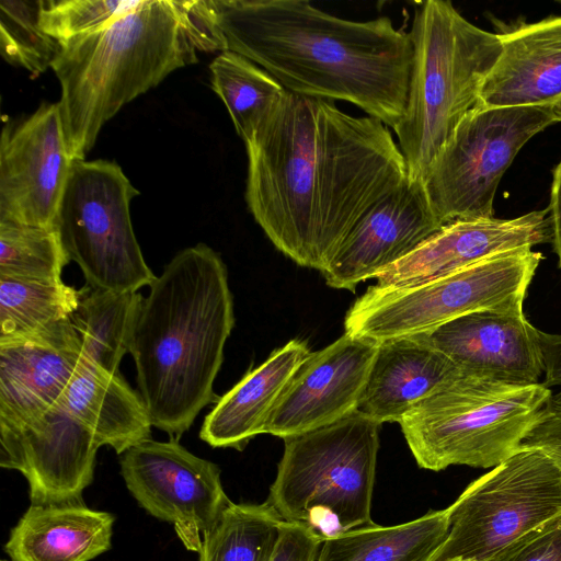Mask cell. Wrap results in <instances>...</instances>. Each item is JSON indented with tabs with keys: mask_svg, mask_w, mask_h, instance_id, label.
<instances>
[{
	"mask_svg": "<svg viewBox=\"0 0 561 561\" xmlns=\"http://www.w3.org/2000/svg\"><path fill=\"white\" fill-rule=\"evenodd\" d=\"M245 148L254 220L283 254L320 272L363 215L408 179L381 121L288 91Z\"/></svg>",
	"mask_w": 561,
	"mask_h": 561,
	"instance_id": "obj_1",
	"label": "cell"
},
{
	"mask_svg": "<svg viewBox=\"0 0 561 561\" xmlns=\"http://www.w3.org/2000/svg\"><path fill=\"white\" fill-rule=\"evenodd\" d=\"M224 51L288 92L352 103L393 129L404 115L413 59L409 32L388 16L352 21L306 0H209Z\"/></svg>",
	"mask_w": 561,
	"mask_h": 561,
	"instance_id": "obj_2",
	"label": "cell"
},
{
	"mask_svg": "<svg viewBox=\"0 0 561 561\" xmlns=\"http://www.w3.org/2000/svg\"><path fill=\"white\" fill-rule=\"evenodd\" d=\"M234 325L228 270L205 243L178 252L149 285L129 353L152 425L179 438L218 397L214 382Z\"/></svg>",
	"mask_w": 561,
	"mask_h": 561,
	"instance_id": "obj_3",
	"label": "cell"
},
{
	"mask_svg": "<svg viewBox=\"0 0 561 561\" xmlns=\"http://www.w3.org/2000/svg\"><path fill=\"white\" fill-rule=\"evenodd\" d=\"M59 43L51 68L75 160L84 159L124 105L196 62L197 50L224 51L209 0H140L103 28Z\"/></svg>",
	"mask_w": 561,
	"mask_h": 561,
	"instance_id": "obj_4",
	"label": "cell"
},
{
	"mask_svg": "<svg viewBox=\"0 0 561 561\" xmlns=\"http://www.w3.org/2000/svg\"><path fill=\"white\" fill-rule=\"evenodd\" d=\"M409 34L413 59L407 105L392 130L409 180L424 181L460 121L480 105L502 45L497 34L470 23L444 0L415 8Z\"/></svg>",
	"mask_w": 561,
	"mask_h": 561,
	"instance_id": "obj_5",
	"label": "cell"
},
{
	"mask_svg": "<svg viewBox=\"0 0 561 561\" xmlns=\"http://www.w3.org/2000/svg\"><path fill=\"white\" fill-rule=\"evenodd\" d=\"M550 397L542 382L516 386L459 371L399 424L423 469L494 468L520 448Z\"/></svg>",
	"mask_w": 561,
	"mask_h": 561,
	"instance_id": "obj_6",
	"label": "cell"
},
{
	"mask_svg": "<svg viewBox=\"0 0 561 561\" xmlns=\"http://www.w3.org/2000/svg\"><path fill=\"white\" fill-rule=\"evenodd\" d=\"M380 427L356 411L286 438L267 502L284 520L305 524L324 539L374 523Z\"/></svg>",
	"mask_w": 561,
	"mask_h": 561,
	"instance_id": "obj_7",
	"label": "cell"
},
{
	"mask_svg": "<svg viewBox=\"0 0 561 561\" xmlns=\"http://www.w3.org/2000/svg\"><path fill=\"white\" fill-rule=\"evenodd\" d=\"M541 259L540 252L520 249L415 286H370L346 313L345 333L382 342L425 334L476 311H523Z\"/></svg>",
	"mask_w": 561,
	"mask_h": 561,
	"instance_id": "obj_8",
	"label": "cell"
},
{
	"mask_svg": "<svg viewBox=\"0 0 561 561\" xmlns=\"http://www.w3.org/2000/svg\"><path fill=\"white\" fill-rule=\"evenodd\" d=\"M139 194L116 162L75 161L54 227L87 285L137 293L154 280L130 219V202Z\"/></svg>",
	"mask_w": 561,
	"mask_h": 561,
	"instance_id": "obj_9",
	"label": "cell"
},
{
	"mask_svg": "<svg viewBox=\"0 0 561 561\" xmlns=\"http://www.w3.org/2000/svg\"><path fill=\"white\" fill-rule=\"evenodd\" d=\"M561 514V462L520 447L472 481L448 506L449 530L431 561H488Z\"/></svg>",
	"mask_w": 561,
	"mask_h": 561,
	"instance_id": "obj_10",
	"label": "cell"
},
{
	"mask_svg": "<svg viewBox=\"0 0 561 561\" xmlns=\"http://www.w3.org/2000/svg\"><path fill=\"white\" fill-rule=\"evenodd\" d=\"M557 122L552 106H477L460 121L424 180L444 225L493 218L504 172L522 147Z\"/></svg>",
	"mask_w": 561,
	"mask_h": 561,
	"instance_id": "obj_11",
	"label": "cell"
},
{
	"mask_svg": "<svg viewBox=\"0 0 561 561\" xmlns=\"http://www.w3.org/2000/svg\"><path fill=\"white\" fill-rule=\"evenodd\" d=\"M127 489L150 515L171 523L183 546L199 552L205 535L232 504L219 467L188 451L178 439H146L122 454Z\"/></svg>",
	"mask_w": 561,
	"mask_h": 561,
	"instance_id": "obj_12",
	"label": "cell"
},
{
	"mask_svg": "<svg viewBox=\"0 0 561 561\" xmlns=\"http://www.w3.org/2000/svg\"><path fill=\"white\" fill-rule=\"evenodd\" d=\"M75 159L57 103H42L0 140V220L54 227Z\"/></svg>",
	"mask_w": 561,
	"mask_h": 561,
	"instance_id": "obj_13",
	"label": "cell"
},
{
	"mask_svg": "<svg viewBox=\"0 0 561 561\" xmlns=\"http://www.w3.org/2000/svg\"><path fill=\"white\" fill-rule=\"evenodd\" d=\"M100 447L61 404L23 422L0 423V466L25 477L35 505L82 503Z\"/></svg>",
	"mask_w": 561,
	"mask_h": 561,
	"instance_id": "obj_14",
	"label": "cell"
},
{
	"mask_svg": "<svg viewBox=\"0 0 561 561\" xmlns=\"http://www.w3.org/2000/svg\"><path fill=\"white\" fill-rule=\"evenodd\" d=\"M379 344L344 333L310 353L279 397L265 434L286 439L356 412Z\"/></svg>",
	"mask_w": 561,
	"mask_h": 561,
	"instance_id": "obj_15",
	"label": "cell"
},
{
	"mask_svg": "<svg viewBox=\"0 0 561 561\" xmlns=\"http://www.w3.org/2000/svg\"><path fill=\"white\" fill-rule=\"evenodd\" d=\"M442 227L424 181L408 178L363 215L321 273L330 287L355 290Z\"/></svg>",
	"mask_w": 561,
	"mask_h": 561,
	"instance_id": "obj_16",
	"label": "cell"
},
{
	"mask_svg": "<svg viewBox=\"0 0 561 561\" xmlns=\"http://www.w3.org/2000/svg\"><path fill=\"white\" fill-rule=\"evenodd\" d=\"M551 241L549 210L513 219H459L444 225L414 251L378 272L380 288L423 284L504 252Z\"/></svg>",
	"mask_w": 561,
	"mask_h": 561,
	"instance_id": "obj_17",
	"label": "cell"
},
{
	"mask_svg": "<svg viewBox=\"0 0 561 561\" xmlns=\"http://www.w3.org/2000/svg\"><path fill=\"white\" fill-rule=\"evenodd\" d=\"M538 329L523 311L481 310L415 335L446 355L462 373L529 386L543 375Z\"/></svg>",
	"mask_w": 561,
	"mask_h": 561,
	"instance_id": "obj_18",
	"label": "cell"
},
{
	"mask_svg": "<svg viewBox=\"0 0 561 561\" xmlns=\"http://www.w3.org/2000/svg\"><path fill=\"white\" fill-rule=\"evenodd\" d=\"M70 319L0 342V423H18L58 405L82 362Z\"/></svg>",
	"mask_w": 561,
	"mask_h": 561,
	"instance_id": "obj_19",
	"label": "cell"
},
{
	"mask_svg": "<svg viewBox=\"0 0 561 561\" xmlns=\"http://www.w3.org/2000/svg\"><path fill=\"white\" fill-rule=\"evenodd\" d=\"M497 35L502 51L482 87L480 105L553 106L561 99V15Z\"/></svg>",
	"mask_w": 561,
	"mask_h": 561,
	"instance_id": "obj_20",
	"label": "cell"
},
{
	"mask_svg": "<svg viewBox=\"0 0 561 561\" xmlns=\"http://www.w3.org/2000/svg\"><path fill=\"white\" fill-rule=\"evenodd\" d=\"M311 352L294 339L249 370L207 413L199 438L214 448L242 450L250 439L265 434L279 397Z\"/></svg>",
	"mask_w": 561,
	"mask_h": 561,
	"instance_id": "obj_21",
	"label": "cell"
},
{
	"mask_svg": "<svg viewBox=\"0 0 561 561\" xmlns=\"http://www.w3.org/2000/svg\"><path fill=\"white\" fill-rule=\"evenodd\" d=\"M459 371L446 355L419 336L382 341L357 411L379 424L400 423Z\"/></svg>",
	"mask_w": 561,
	"mask_h": 561,
	"instance_id": "obj_22",
	"label": "cell"
},
{
	"mask_svg": "<svg viewBox=\"0 0 561 561\" xmlns=\"http://www.w3.org/2000/svg\"><path fill=\"white\" fill-rule=\"evenodd\" d=\"M115 516L82 503L31 504L4 546L10 561H90L111 548Z\"/></svg>",
	"mask_w": 561,
	"mask_h": 561,
	"instance_id": "obj_23",
	"label": "cell"
},
{
	"mask_svg": "<svg viewBox=\"0 0 561 561\" xmlns=\"http://www.w3.org/2000/svg\"><path fill=\"white\" fill-rule=\"evenodd\" d=\"M118 455L151 438L152 421L140 393L118 373L82 357L60 403Z\"/></svg>",
	"mask_w": 561,
	"mask_h": 561,
	"instance_id": "obj_24",
	"label": "cell"
},
{
	"mask_svg": "<svg viewBox=\"0 0 561 561\" xmlns=\"http://www.w3.org/2000/svg\"><path fill=\"white\" fill-rule=\"evenodd\" d=\"M448 530V507L400 525L371 523L324 539L317 561H431Z\"/></svg>",
	"mask_w": 561,
	"mask_h": 561,
	"instance_id": "obj_25",
	"label": "cell"
},
{
	"mask_svg": "<svg viewBox=\"0 0 561 561\" xmlns=\"http://www.w3.org/2000/svg\"><path fill=\"white\" fill-rule=\"evenodd\" d=\"M142 295L117 293L84 285L70 321L79 337L83 358L108 371L129 353L133 327Z\"/></svg>",
	"mask_w": 561,
	"mask_h": 561,
	"instance_id": "obj_26",
	"label": "cell"
},
{
	"mask_svg": "<svg viewBox=\"0 0 561 561\" xmlns=\"http://www.w3.org/2000/svg\"><path fill=\"white\" fill-rule=\"evenodd\" d=\"M209 69L213 90L224 102L237 134L245 144L287 90L266 70L230 50L221 51Z\"/></svg>",
	"mask_w": 561,
	"mask_h": 561,
	"instance_id": "obj_27",
	"label": "cell"
},
{
	"mask_svg": "<svg viewBox=\"0 0 561 561\" xmlns=\"http://www.w3.org/2000/svg\"><path fill=\"white\" fill-rule=\"evenodd\" d=\"M79 289L60 280L0 276V342L39 333L70 319Z\"/></svg>",
	"mask_w": 561,
	"mask_h": 561,
	"instance_id": "obj_28",
	"label": "cell"
},
{
	"mask_svg": "<svg viewBox=\"0 0 561 561\" xmlns=\"http://www.w3.org/2000/svg\"><path fill=\"white\" fill-rule=\"evenodd\" d=\"M283 520L267 501L232 503L205 535L198 561H270Z\"/></svg>",
	"mask_w": 561,
	"mask_h": 561,
	"instance_id": "obj_29",
	"label": "cell"
},
{
	"mask_svg": "<svg viewBox=\"0 0 561 561\" xmlns=\"http://www.w3.org/2000/svg\"><path fill=\"white\" fill-rule=\"evenodd\" d=\"M69 262L55 227L0 220V276L60 280Z\"/></svg>",
	"mask_w": 561,
	"mask_h": 561,
	"instance_id": "obj_30",
	"label": "cell"
},
{
	"mask_svg": "<svg viewBox=\"0 0 561 561\" xmlns=\"http://www.w3.org/2000/svg\"><path fill=\"white\" fill-rule=\"evenodd\" d=\"M44 0L0 1V53L15 67L33 77L45 72L57 57L60 43L41 26Z\"/></svg>",
	"mask_w": 561,
	"mask_h": 561,
	"instance_id": "obj_31",
	"label": "cell"
},
{
	"mask_svg": "<svg viewBox=\"0 0 561 561\" xmlns=\"http://www.w3.org/2000/svg\"><path fill=\"white\" fill-rule=\"evenodd\" d=\"M140 1L49 0L43 2L39 23L58 42L103 28Z\"/></svg>",
	"mask_w": 561,
	"mask_h": 561,
	"instance_id": "obj_32",
	"label": "cell"
},
{
	"mask_svg": "<svg viewBox=\"0 0 561 561\" xmlns=\"http://www.w3.org/2000/svg\"><path fill=\"white\" fill-rule=\"evenodd\" d=\"M488 561H561V514L520 536Z\"/></svg>",
	"mask_w": 561,
	"mask_h": 561,
	"instance_id": "obj_33",
	"label": "cell"
},
{
	"mask_svg": "<svg viewBox=\"0 0 561 561\" xmlns=\"http://www.w3.org/2000/svg\"><path fill=\"white\" fill-rule=\"evenodd\" d=\"M323 540L305 524L283 520L270 561H317Z\"/></svg>",
	"mask_w": 561,
	"mask_h": 561,
	"instance_id": "obj_34",
	"label": "cell"
},
{
	"mask_svg": "<svg viewBox=\"0 0 561 561\" xmlns=\"http://www.w3.org/2000/svg\"><path fill=\"white\" fill-rule=\"evenodd\" d=\"M520 447L540 448L561 462V410L545 407Z\"/></svg>",
	"mask_w": 561,
	"mask_h": 561,
	"instance_id": "obj_35",
	"label": "cell"
},
{
	"mask_svg": "<svg viewBox=\"0 0 561 561\" xmlns=\"http://www.w3.org/2000/svg\"><path fill=\"white\" fill-rule=\"evenodd\" d=\"M543 363L542 385L551 391L546 407L561 410V334L538 331Z\"/></svg>",
	"mask_w": 561,
	"mask_h": 561,
	"instance_id": "obj_36",
	"label": "cell"
},
{
	"mask_svg": "<svg viewBox=\"0 0 561 561\" xmlns=\"http://www.w3.org/2000/svg\"><path fill=\"white\" fill-rule=\"evenodd\" d=\"M548 210L551 226V242L553 251L558 256V265L561 268V161L553 173Z\"/></svg>",
	"mask_w": 561,
	"mask_h": 561,
	"instance_id": "obj_37",
	"label": "cell"
},
{
	"mask_svg": "<svg viewBox=\"0 0 561 561\" xmlns=\"http://www.w3.org/2000/svg\"><path fill=\"white\" fill-rule=\"evenodd\" d=\"M557 122H561V99L552 106Z\"/></svg>",
	"mask_w": 561,
	"mask_h": 561,
	"instance_id": "obj_38",
	"label": "cell"
}]
</instances>
